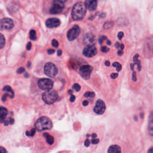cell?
Here are the masks:
<instances>
[{
    "instance_id": "cell-1",
    "label": "cell",
    "mask_w": 153,
    "mask_h": 153,
    "mask_svg": "<svg viewBox=\"0 0 153 153\" xmlns=\"http://www.w3.org/2000/svg\"><path fill=\"white\" fill-rule=\"evenodd\" d=\"M86 13V7L82 2L76 3L71 10V16L74 20H82Z\"/></svg>"
},
{
    "instance_id": "cell-2",
    "label": "cell",
    "mask_w": 153,
    "mask_h": 153,
    "mask_svg": "<svg viewBox=\"0 0 153 153\" xmlns=\"http://www.w3.org/2000/svg\"><path fill=\"white\" fill-rule=\"evenodd\" d=\"M35 127L37 131H42L45 130H50L53 127V124L48 117H41L36 121Z\"/></svg>"
},
{
    "instance_id": "cell-3",
    "label": "cell",
    "mask_w": 153,
    "mask_h": 153,
    "mask_svg": "<svg viewBox=\"0 0 153 153\" xmlns=\"http://www.w3.org/2000/svg\"><path fill=\"white\" fill-rule=\"evenodd\" d=\"M42 100L47 104H52L58 98V93L55 90H47L42 94Z\"/></svg>"
},
{
    "instance_id": "cell-4",
    "label": "cell",
    "mask_w": 153,
    "mask_h": 153,
    "mask_svg": "<svg viewBox=\"0 0 153 153\" xmlns=\"http://www.w3.org/2000/svg\"><path fill=\"white\" fill-rule=\"evenodd\" d=\"M44 73L49 77H55L58 74V69L56 66L51 62L47 63L44 66Z\"/></svg>"
},
{
    "instance_id": "cell-5",
    "label": "cell",
    "mask_w": 153,
    "mask_h": 153,
    "mask_svg": "<svg viewBox=\"0 0 153 153\" xmlns=\"http://www.w3.org/2000/svg\"><path fill=\"white\" fill-rule=\"evenodd\" d=\"M65 7L64 2L60 0H53L52 6L50 9V13L53 14L60 13Z\"/></svg>"
},
{
    "instance_id": "cell-6",
    "label": "cell",
    "mask_w": 153,
    "mask_h": 153,
    "mask_svg": "<svg viewBox=\"0 0 153 153\" xmlns=\"http://www.w3.org/2000/svg\"><path fill=\"white\" fill-rule=\"evenodd\" d=\"M38 85L39 88L47 91L52 88L53 86V81L51 79L42 78L38 81Z\"/></svg>"
},
{
    "instance_id": "cell-7",
    "label": "cell",
    "mask_w": 153,
    "mask_h": 153,
    "mask_svg": "<svg viewBox=\"0 0 153 153\" xmlns=\"http://www.w3.org/2000/svg\"><path fill=\"white\" fill-rule=\"evenodd\" d=\"M14 27V23L10 18H4L0 19V30H10Z\"/></svg>"
},
{
    "instance_id": "cell-8",
    "label": "cell",
    "mask_w": 153,
    "mask_h": 153,
    "mask_svg": "<svg viewBox=\"0 0 153 153\" xmlns=\"http://www.w3.org/2000/svg\"><path fill=\"white\" fill-rule=\"evenodd\" d=\"M80 33V28L78 25L74 26L71 29H69L67 33V38L69 41H74L75 39Z\"/></svg>"
},
{
    "instance_id": "cell-9",
    "label": "cell",
    "mask_w": 153,
    "mask_h": 153,
    "mask_svg": "<svg viewBox=\"0 0 153 153\" xmlns=\"http://www.w3.org/2000/svg\"><path fill=\"white\" fill-rule=\"evenodd\" d=\"M93 68L88 65H82L79 68V74L81 76L85 79H88L92 72Z\"/></svg>"
},
{
    "instance_id": "cell-10",
    "label": "cell",
    "mask_w": 153,
    "mask_h": 153,
    "mask_svg": "<svg viewBox=\"0 0 153 153\" xmlns=\"http://www.w3.org/2000/svg\"><path fill=\"white\" fill-rule=\"evenodd\" d=\"M105 109H106V105L105 102L101 99L97 100L93 108L94 112L97 114L101 115L105 112Z\"/></svg>"
},
{
    "instance_id": "cell-11",
    "label": "cell",
    "mask_w": 153,
    "mask_h": 153,
    "mask_svg": "<svg viewBox=\"0 0 153 153\" xmlns=\"http://www.w3.org/2000/svg\"><path fill=\"white\" fill-rule=\"evenodd\" d=\"M82 41L86 46L94 45L96 43V37L91 33H87L84 36Z\"/></svg>"
},
{
    "instance_id": "cell-12",
    "label": "cell",
    "mask_w": 153,
    "mask_h": 153,
    "mask_svg": "<svg viewBox=\"0 0 153 153\" xmlns=\"http://www.w3.org/2000/svg\"><path fill=\"white\" fill-rule=\"evenodd\" d=\"M82 53L87 57H92L97 54V49L94 45L86 46L84 48Z\"/></svg>"
},
{
    "instance_id": "cell-13",
    "label": "cell",
    "mask_w": 153,
    "mask_h": 153,
    "mask_svg": "<svg viewBox=\"0 0 153 153\" xmlns=\"http://www.w3.org/2000/svg\"><path fill=\"white\" fill-rule=\"evenodd\" d=\"M60 24V21L57 18H50L45 22V25L48 28H53L59 26Z\"/></svg>"
},
{
    "instance_id": "cell-14",
    "label": "cell",
    "mask_w": 153,
    "mask_h": 153,
    "mask_svg": "<svg viewBox=\"0 0 153 153\" xmlns=\"http://www.w3.org/2000/svg\"><path fill=\"white\" fill-rule=\"evenodd\" d=\"M86 8L90 11H94L97 6V0H85Z\"/></svg>"
},
{
    "instance_id": "cell-15",
    "label": "cell",
    "mask_w": 153,
    "mask_h": 153,
    "mask_svg": "<svg viewBox=\"0 0 153 153\" xmlns=\"http://www.w3.org/2000/svg\"><path fill=\"white\" fill-rule=\"evenodd\" d=\"M148 131L149 134L153 136V111L151 112L148 118Z\"/></svg>"
},
{
    "instance_id": "cell-16",
    "label": "cell",
    "mask_w": 153,
    "mask_h": 153,
    "mask_svg": "<svg viewBox=\"0 0 153 153\" xmlns=\"http://www.w3.org/2000/svg\"><path fill=\"white\" fill-rule=\"evenodd\" d=\"M108 153H121V149L120 146L117 145H112L110 146L108 149Z\"/></svg>"
},
{
    "instance_id": "cell-17",
    "label": "cell",
    "mask_w": 153,
    "mask_h": 153,
    "mask_svg": "<svg viewBox=\"0 0 153 153\" xmlns=\"http://www.w3.org/2000/svg\"><path fill=\"white\" fill-rule=\"evenodd\" d=\"M3 91H6L7 93H8V96L10 97V98H13L14 96V93L13 92V91L12 90L10 86L9 85H5L3 89H2Z\"/></svg>"
},
{
    "instance_id": "cell-18",
    "label": "cell",
    "mask_w": 153,
    "mask_h": 153,
    "mask_svg": "<svg viewBox=\"0 0 153 153\" xmlns=\"http://www.w3.org/2000/svg\"><path fill=\"white\" fill-rule=\"evenodd\" d=\"M44 136L45 137L46 142H47L49 145H51L53 144V143H54V137H53L51 135L47 133H44Z\"/></svg>"
},
{
    "instance_id": "cell-19",
    "label": "cell",
    "mask_w": 153,
    "mask_h": 153,
    "mask_svg": "<svg viewBox=\"0 0 153 153\" xmlns=\"http://www.w3.org/2000/svg\"><path fill=\"white\" fill-rule=\"evenodd\" d=\"M139 57V54H135V56L133 57V61H134V64H137V70L140 71L141 70V65H140V61L137 60V57Z\"/></svg>"
},
{
    "instance_id": "cell-20",
    "label": "cell",
    "mask_w": 153,
    "mask_h": 153,
    "mask_svg": "<svg viewBox=\"0 0 153 153\" xmlns=\"http://www.w3.org/2000/svg\"><path fill=\"white\" fill-rule=\"evenodd\" d=\"M8 113L7 109L5 107H0V118L5 117Z\"/></svg>"
},
{
    "instance_id": "cell-21",
    "label": "cell",
    "mask_w": 153,
    "mask_h": 153,
    "mask_svg": "<svg viewBox=\"0 0 153 153\" xmlns=\"http://www.w3.org/2000/svg\"><path fill=\"white\" fill-rule=\"evenodd\" d=\"M29 38L31 40L35 41L36 39V32L35 30L32 29L30 30L29 32Z\"/></svg>"
},
{
    "instance_id": "cell-22",
    "label": "cell",
    "mask_w": 153,
    "mask_h": 153,
    "mask_svg": "<svg viewBox=\"0 0 153 153\" xmlns=\"http://www.w3.org/2000/svg\"><path fill=\"white\" fill-rule=\"evenodd\" d=\"M5 44V40L2 34L0 33V49L2 48Z\"/></svg>"
},
{
    "instance_id": "cell-23",
    "label": "cell",
    "mask_w": 153,
    "mask_h": 153,
    "mask_svg": "<svg viewBox=\"0 0 153 153\" xmlns=\"http://www.w3.org/2000/svg\"><path fill=\"white\" fill-rule=\"evenodd\" d=\"M112 66L114 67H116V70L118 71V72H120L121 70V68H122V66L120 63H119L118 62H115L114 63H113L112 64Z\"/></svg>"
},
{
    "instance_id": "cell-24",
    "label": "cell",
    "mask_w": 153,
    "mask_h": 153,
    "mask_svg": "<svg viewBox=\"0 0 153 153\" xmlns=\"http://www.w3.org/2000/svg\"><path fill=\"white\" fill-rule=\"evenodd\" d=\"M112 26H113V22H107L105 23V24L103 25V27L106 29H110L111 27H112Z\"/></svg>"
},
{
    "instance_id": "cell-25",
    "label": "cell",
    "mask_w": 153,
    "mask_h": 153,
    "mask_svg": "<svg viewBox=\"0 0 153 153\" xmlns=\"http://www.w3.org/2000/svg\"><path fill=\"white\" fill-rule=\"evenodd\" d=\"M95 96V94L94 92H90V91H87L84 94V97H90V98H93Z\"/></svg>"
},
{
    "instance_id": "cell-26",
    "label": "cell",
    "mask_w": 153,
    "mask_h": 153,
    "mask_svg": "<svg viewBox=\"0 0 153 153\" xmlns=\"http://www.w3.org/2000/svg\"><path fill=\"white\" fill-rule=\"evenodd\" d=\"M72 88H73L74 89H75V90L76 91L78 92V91H79L80 90V89H81V86H80L78 84L75 83V84H74L73 85Z\"/></svg>"
},
{
    "instance_id": "cell-27",
    "label": "cell",
    "mask_w": 153,
    "mask_h": 153,
    "mask_svg": "<svg viewBox=\"0 0 153 153\" xmlns=\"http://www.w3.org/2000/svg\"><path fill=\"white\" fill-rule=\"evenodd\" d=\"M100 50L103 53H107L108 51H109V48L105 47V46H102L101 48H100Z\"/></svg>"
},
{
    "instance_id": "cell-28",
    "label": "cell",
    "mask_w": 153,
    "mask_h": 153,
    "mask_svg": "<svg viewBox=\"0 0 153 153\" xmlns=\"http://www.w3.org/2000/svg\"><path fill=\"white\" fill-rule=\"evenodd\" d=\"M105 39H107L106 36H100L99 38V44H102L103 41L104 40H105Z\"/></svg>"
},
{
    "instance_id": "cell-29",
    "label": "cell",
    "mask_w": 153,
    "mask_h": 153,
    "mask_svg": "<svg viewBox=\"0 0 153 153\" xmlns=\"http://www.w3.org/2000/svg\"><path fill=\"white\" fill-rule=\"evenodd\" d=\"M51 44H52V45H53L54 47H55V48L57 47L58 45H59V43H58L57 41L56 40V39H53V41H52V42H51Z\"/></svg>"
},
{
    "instance_id": "cell-30",
    "label": "cell",
    "mask_w": 153,
    "mask_h": 153,
    "mask_svg": "<svg viewBox=\"0 0 153 153\" xmlns=\"http://www.w3.org/2000/svg\"><path fill=\"white\" fill-rule=\"evenodd\" d=\"M99 142V139H96V137H95V138H92L91 143H92L93 144L96 145V144H97Z\"/></svg>"
},
{
    "instance_id": "cell-31",
    "label": "cell",
    "mask_w": 153,
    "mask_h": 153,
    "mask_svg": "<svg viewBox=\"0 0 153 153\" xmlns=\"http://www.w3.org/2000/svg\"><path fill=\"white\" fill-rule=\"evenodd\" d=\"M25 68H23V67H20V68H19L18 69H17V74H22V73H23L24 71H25Z\"/></svg>"
},
{
    "instance_id": "cell-32",
    "label": "cell",
    "mask_w": 153,
    "mask_h": 153,
    "mask_svg": "<svg viewBox=\"0 0 153 153\" xmlns=\"http://www.w3.org/2000/svg\"><path fill=\"white\" fill-rule=\"evenodd\" d=\"M117 36H118V38L120 40H121V39H122V38L124 36V33H123V32H119V33H118Z\"/></svg>"
},
{
    "instance_id": "cell-33",
    "label": "cell",
    "mask_w": 153,
    "mask_h": 153,
    "mask_svg": "<svg viewBox=\"0 0 153 153\" xmlns=\"http://www.w3.org/2000/svg\"><path fill=\"white\" fill-rule=\"evenodd\" d=\"M35 131H36L35 128H32L30 131V136H33L35 134Z\"/></svg>"
},
{
    "instance_id": "cell-34",
    "label": "cell",
    "mask_w": 153,
    "mask_h": 153,
    "mask_svg": "<svg viewBox=\"0 0 153 153\" xmlns=\"http://www.w3.org/2000/svg\"><path fill=\"white\" fill-rule=\"evenodd\" d=\"M7 96H8V93H5V94L2 96V100L3 102H5V101L6 100V99H7Z\"/></svg>"
},
{
    "instance_id": "cell-35",
    "label": "cell",
    "mask_w": 153,
    "mask_h": 153,
    "mask_svg": "<svg viewBox=\"0 0 153 153\" xmlns=\"http://www.w3.org/2000/svg\"><path fill=\"white\" fill-rule=\"evenodd\" d=\"M118 74H117V73H112L111 75V78H112V79H115L118 77Z\"/></svg>"
},
{
    "instance_id": "cell-36",
    "label": "cell",
    "mask_w": 153,
    "mask_h": 153,
    "mask_svg": "<svg viewBox=\"0 0 153 153\" xmlns=\"http://www.w3.org/2000/svg\"><path fill=\"white\" fill-rule=\"evenodd\" d=\"M90 145V140L88 139H85V142H84V145L86 146V147H88Z\"/></svg>"
},
{
    "instance_id": "cell-37",
    "label": "cell",
    "mask_w": 153,
    "mask_h": 153,
    "mask_svg": "<svg viewBox=\"0 0 153 153\" xmlns=\"http://www.w3.org/2000/svg\"><path fill=\"white\" fill-rule=\"evenodd\" d=\"M0 153H7V151L4 147L0 146Z\"/></svg>"
},
{
    "instance_id": "cell-38",
    "label": "cell",
    "mask_w": 153,
    "mask_h": 153,
    "mask_svg": "<svg viewBox=\"0 0 153 153\" xmlns=\"http://www.w3.org/2000/svg\"><path fill=\"white\" fill-rule=\"evenodd\" d=\"M54 52H55V50H54V49H48V50H47V53H48V54H53Z\"/></svg>"
},
{
    "instance_id": "cell-39",
    "label": "cell",
    "mask_w": 153,
    "mask_h": 153,
    "mask_svg": "<svg viewBox=\"0 0 153 153\" xmlns=\"http://www.w3.org/2000/svg\"><path fill=\"white\" fill-rule=\"evenodd\" d=\"M31 46H32V44H31V42H29L26 45V49L27 50H30V48H31Z\"/></svg>"
},
{
    "instance_id": "cell-40",
    "label": "cell",
    "mask_w": 153,
    "mask_h": 153,
    "mask_svg": "<svg viewBox=\"0 0 153 153\" xmlns=\"http://www.w3.org/2000/svg\"><path fill=\"white\" fill-rule=\"evenodd\" d=\"M75 96H74V95H71V96L70 97V99H69L70 102H73L75 101Z\"/></svg>"
},
{
    "instance_id": "cell-41",
    "label": "cell",
    "mask_w": 153,
    "mask_h": 153,
    "mask_svg": "<svg viewBox=\"0 0 153 153\" xmlns=\"http://www.w3.org/2000/svg\"><path fill=\"white\" fill-rule=\"evenodd\" d=\"M88 105V102L87 100H84V101L82 102V105H83L84 106H87Z\"/></svg>"
},
{
    "instance_id": "cell-42",
    "label": "cell",
    "mask_w": 153,
    "mask_h": 153,
    "mask_svg": "<svg viewBox=\"0 0 153 153\" xmlns=\"http://www.w3.org/2000/svg\"><path fill=\"white\" fill-rule=\"evenodd\" d=\"M123 50H120L118 51V55L121 56V55H123Z\"/></svg>"
},
{
    "instance_id": "cell-43",
    "label": "cell",
    "mask_w": 153,
    "mask_h": 153,
    "mask_svg": "<svg viewBox=\"0 0 153 153\" xmlns=\"http://www.w3.org/2000/svg\"><path fill=\"white\" fill-rule=\"evenodd\" d=\"M62 51L61 50H57V54L58 56H61V55H62Z\"/></svg>"
},
{
    "instance_id": "cell-44",
    "label": "cell",
    "mask_w": 153,
    "mask_h": 153,
    "mask_svg": "<svg viewBox=\"0 0 153 153\" xmlns=\"http://www.w3.org/2000/svg\"><path fill=\"white\" fill-rule=\"evenodd\" d=\"M9 122H10V124H12L14 123V119L12 118H9Z\"/></svg>"
},
{
    "instance_id": "cell-45",
    "label": "cell",
    "mask_w": 153,
    "mask_h": 153,
    "mask_svg": "<svg viewBox=\"0 0 153 153\" xmlns=\"http://www.w3.org/2000/svg\"><path fill=\"white\" fill-rule=\"evenodd\" d=\"M147 153H153V147L150 148L148 149Z\"/></svg>"
},
{
    "instance_id": "cell-46",
    "label": "cell",
    "mask_w": 153,
    "mask_h": 153,
    "mask_svg": "<svg viewBox=\"0 0 153 153\" xmlns=\"http://www.w3.org/2000/svg\"><path fill=\"white\" fill-rule=\"evenodd\" d=\"M105 65L107 66H110V62H109V61H106V62H105Z\"/></svg>"
},
{
    "instance_id": "cell-47",
    "label": "cell",
    "mask_w": 153,
    "mask_h": 153,
    "mask_svg": "<svg viewBox=\"0 0 153 153\" xmlns=\"http://www.w3.org/2000/svg\"><path fill=\"white\" fill-rule=\"evenodd\" d=\"M120 43L118 42H117L115 43V47H116V48H118V47H120Z\"/></svg>"
},
{
    "instance_id": "cell-48",
    "label": "cell",
    "mask_w": 153,
    "mask_h": 153,
    "mask_svg": "<svg viewBox=\"0 0 153 153\" xmlns=\"http://www.w3.org/2000/svg\"><path fill=\"white\" fill-rule=\"evenodd\" d=\"M120 48L121 50H123L124 48V45L123 44H121L120 46Z\"/></svg>"
},
{
    "instance_id": "cell-49",
    "label": "cell",
    "mask_w": 153,
    "mask_h": 153,
    "mask_svg": "<svg viewBox=\"0 0 153 153\" xmlns=\"http://www.w3.org/2000/svg\"><path fill=\"white\" fill-rule=\"evenodd\" d=\"M26 135L27 136H30V133H29V131H27L26 132Z\"/></svg>"
},
{
    "instance_id": "cell-50",
    "label": "cell",
    "mask_w": 153,
    "mask_h": 153,
    "mask_svg": "<svg viewBox=\"0 0 153 153\" xmlns=\"http://www.w3.org/2000/svg\"><path fill=\"white\" fill-rule=\"evenodd\" d=\"M107 44L108 45H111V42L110 41H109V40H107Z\"/></svg>"
},
{
    "instance_id": "cell-51",
    "label": "cell",
    "mask_w": 153,
    "mask_h": 153,
    "mask_svg": "<svg viewBox=\"0 0 153 153\" xmlns=\"http://www.w3.org/2000/svg\"><path fill=\"white\" fill-rule=\"evenodd\" d=\"M68 92H69V94H72V91L71 90H69V91H68Z\"/></svg>"
},
{
    "instance_id": "cell-52",
    "label": "cell",
    "mask_w": 153,
    "mask_h": 153,
    "mask_svg": "<svg viewBox=\"0 0 153 153\" xmlns=\"http://www.w3.org/2000/svg\"><path fill=\"white\" fill-rule=\"evenodd\" d=\"M25 77H26V76H28V75H27V73H26V74H25Z\"/></svg>"
},
{
    "instance_id": "cell-53",
    "label": "cell",
    "mask_w": 153,
    "mask_h": 153,
    "mask_svg": "<svg viewBox=\"0 0 153 153\" xmlns=\"http://www.w3.org/2000/svg\"><path fill=\"white\" fill-rule=\"evenodd\" d=\"M60 1H62V2H66V1H67L68 0H60Z\"/></svg>"
}]
</instances>
